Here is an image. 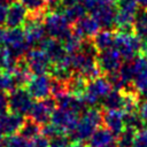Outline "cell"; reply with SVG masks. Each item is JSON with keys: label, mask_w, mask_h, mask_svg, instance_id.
I'll return each instance as SVG.
<instances>
[{"label": "cell", "mask_w": 147, "mask_h": 147, "mask_svg": "<svg viewBox=\"0 0 147 147\" xmlns=\"http://www.w3.org/2000/svg\"><path fill=\"white\" fill-rule=\"evenodd\" d=\"M102 109L95 107L86 108L78 119L76 126L67 133L71 141H88L93 132L102 124Z\"/></svg>", "instance_id": "1"}, {"label": "cell", "mask_w": 147, "mask_h": 147, "mask_svg": "<svg viewBox=\"0 0 147 147\" xmlns=\"http://www.w3.org/2000/svg\"><path fill=\"white\" fill-rule=\"evenodd\" d=\"M86 9L82 3H76V5H71L68 7H64L63 9V15L65 16V18L71 23L75 24L76 22H78L82 17L85 16L86 14Z\"/></svg>", "instance_id": "27"}, {"label": "cell", "mask_w": 147, "mask_h": 147, "mask_svg": "<svg viewBox=\"0 0 147 147\" xmlns=\"http://www.w3.org/2000/svg\"><path fill=\"white\" fill-rule=\"evenodd\" d=\"M40 48L45 52V54L47 55L52 64H60L64 62L70 55L67 53L65 48L63 47V44L60 40L53 39L49 37L44 41Z\"/></svg>", "instance_id": "15"}, {"label": "cell", "mask_w": 147, "mask_h": 147, "mask_svg": "<svg viewBox=\"0 0 147 147\" xmlns=\"http://www.w3.org/2000/svg\"><path fill=\"white\" fill-rule=\"evenodd\" d=\"M55 107H56V101L53 96L52 98L47 96L45 99L37 100V102H34L32 106L29 117L40 125L47 124L48 122H51V117L53 111L55 110Z\"/></svg>", "instance_id": "11"}, {"label": "cell", "mask_w": 147, "mask_h": 147, "mask_svg": "<svg viewBox=\"0 0 147 147\" xmlns=\"http://www.w3.org/2000/svg\"><path fill=\"white\" fill-rule=\"evenodd\" d=\"M88 79H86L84 76H82L78 72H74L72 76L67 80V90L69 93L82 96L87 87Z\"/></svg>", "instance_id": "24"}, {"label": "cell", "mask_w": 147, "mask_h": 147, "mask_svg": "<svg viewBox=\"0 0 147 147\" xmlns=\"http://www.w3.org/2000/svg\"><path fill=\"white\" fill-rule=\"evenodd\" d=\"M68 147H88V145L84 144L83 141H72Z\"/></svg>", "instance_id": "44"}, {"label": "cell", "mask_w": 147, "mask_h": 147, "mask_svg": "<svg viewBox=\"0 0 147 147\" xmlns=\"http://www.w3.org/2000/svg\"><path fill=\"white\" fill-rule=\"evenodd\" d=\"M8 110V95L6 92L0 90V114L7 113Z\"/></svg>", "instance_id": "41"}, {"label": "cell", "mask_w": 147, "mask_h": 147, "mask_svg": "<svg viewBox=\"0 0 147 147\" xmlns=\"http://www.w3.org/2000/svg\"><path fill=\"white\" fill-rule=\"evenodd\" d=\"M44 17L45 15L28 14V17L23 26L25 32V39L31 48H34V47L40 48L44 41L48 38L44 26Z\"/></svg>", "instance_id": "3"}, {"label": "cell", "mask_w": 147, "mask_h": 147, "mask_svg": "<svg viewBox=\"0 0 147 147\" xmlns=\"http://www.w3.org/2000/svg\"><path fill=\"white\" fill-rule=\"evenodd\" d=\"M83 40H84V39H82V38L72 30V32H71L65 39H63L61 42L63 44V47L65 48L67 53L70 54V55H72V54H76V53H78V52L80 51Z\"/></svg>", "instance_id": "28"}, {"label": "cell", "mask_w": 147, "mask_h": 147, "mask_svg": "<svg viewBox=\"0 0 147 147\" xmlns=\"http://www.w3.org/2000/svg\"><path fill=\"white\" fill-rule=\"evenodd\" d=\"M62 131L59 127H56L54 124H52V123H47V124L41 125V134L44 137H46L47 139H51V138L57 136Z\"/></svg>", "instance_id": "37"}, {"label": "cell", "mask_w": 147, "mask_h": 147, "mask_svg": "<svg viewBox=\"0 0 147 147\" xmlns=\"http://www.w3.org/2000/svg\"><path fill=\"white\" fill-rule=\"evenodd\" d=\"M79 117L78 114L69 110V109H64V108H55V110L52 114L51 117V123L54 124L56 127H59L62 132L69 133L77 124Z\"/></svg>", "instance_id": "14"}, {"label": "cell", "mask_w": 147, "mask_h": 147, "mask_svg": "<svg viewBox=\"0 0 147 147\" xmlns=\"http://www.w3.org/2000/svg\"><path fill=\"white\" fill-rule=\"evenodd\" d=\"M133 85L136 90L140 94H146L147 95V63L146 65L137 74V76L133 79Z\"/></svg>", "instance_id": "34"}, {"label": "cell", "mask_w": 147, "mask_h": 147, "mask_svg": "<svg viewBox=\"0 0 147 147\" xmlns=\"http://www.w3.org/2000/svg\"><path fill=\"white\" fill-rule=\"evenodd\" d=\"M2 44L16 59L23 57L31 48L25 39V32L21 28H8L5 30Z\"/></svg>", "instance_id": "4"}, {"label": "cell", "mask_w": 147, "mask_h": 147, "mask_svg": "<svg viewBox=\"0 0 147 147\" xmlns=\"http://www.w3.org/2000/svg\"><path fill=\"white\" fill-rule=\"evenodd\" d=\"M134 33L141 39L147 40V9H138L134 16Z\"/></svg>", "instance_id": "25"}, {"label": "cell", "mask_w": 147, "mask_h": 147, "mask_svg": "<svg viewBox=\"0 0 147 147\" xmlns=\"http://www.w3.org/2000/svg\"><path fill=\"white\" fill-rule=\"evenodd\" d=\"M133 147H147V127L137 131Z\"/></svg>", "instance_id": "38"}, {"label": "cell", "mask_w": 147, "mask_h": 147, "mask_svg": "<svg viewBox=\"0 0 147 147\" xmlns=\"http://www.w3.org/2000/svg\"><path fill=\"white\" fill-rule=\"evenodd\" d=\"M55 101H56V106L57 107L72 110L75 113H77V114H80L86 109V105L83 101V99L80 96L74 95V94H71L69 92L55 98Z\"/></svg>", "instance_id": "20"}, {"label": "cell", "mask_w": 147, "mask_h": 147, "mask_svg": "<svg viewBox=\"0 0 147 147\" xmlns=\"http://www.w3.org/2000/svg\"><path fill=\"white\" fill-rule=\"evenodd\" d=\"M84 0H61L63 7H68L71 5H76V3H82Z\"/></svg>", "instance_id": "43"}, {"label": "cell", "mask_w": 147, "mask_h": 147, "mask_svg": "<svg viewBox=\"0 0 147 147\" xmlns=\"http://www.w3.org/2000/svg\"><path fill=\"white\" fill-rule=\"evenodd\" d=\"M102 125L107 127L115 137H117L125 127L124 111L122 110H103Z\"/></svg>", "instance_id": "18"}, {"label": "cell", "mask_w": 147, "mask_h": 147, "mask_svg": "<svg viewBox=\"0 0 147 147\" xmlns=\"http://www.w3.org/2000/svg\"><path fill=\"white\" fill-rule=\"evenodd\" d=\"M103 147H117V146H116V144H114V142H113V144L107 145V146H103Z\"/></svg>", "instance_id": "50"}, {"label": "cell", "mask_w": 147, "mask_h": 147, "mask_svg": "<svg viewBox=\"0 0 147 147\" xmlns=\"http://www.w3.org/2000/svg\"><path fill=\"white\" fill-rule=\"evenodd\" d=\"M30 15H46L47 0H18Z\"/></svg>", "instance_id": "26"}, {"label": "cell", "mask_w": 147, "mask_h": 147, "mask_svg": "<svg viewBox=\"0 0 147 147\" xmlns=\"http://www.w3.org/2000/svg\"><path fill=\"white\" fill-rule=\"evenodd\" d=\"M92 42L94 44L98 52L111 48L114 47V44H115V31L113 32L111 30L102 29L93 37Z\"/></svg>", "instance_id": "22"}, {"label": "cell", "mask_w": 147, "mask_h": 147, "mask_svg": "<svg viewBox=\"0 0 147 147\" xmlns=\"http://www.w3.org/2000/svg\"><path fill=\"white\" fill-rule=\"evenodd\" d=\"M116 7H117L118 11H122V13H125L129 15H133V16H136V14L139 9L137 0H117Z\"/></svg>", "instance_id": "35"}, {"label": "cell", "mask_w": 147, "mask_h": 147, "mask_svg": "<svg viewBox=\"0 0 147 147\" xmlns=\"http://www.w3.org/2000/svg\"><path fill=\"white\" fill-rule=\"evenodd\" d=\"M28 147H49V140L42 134H40L33 139H30Z\"/></svg>", "instance_id": "39"}, {"label": "cell", "mask_w": 147, "mask_h": 147, "mask_svg": "<svg viewBox=\"0 0 147 147\" xmlns=\"http://www.w3.org/2000/svg\"><path fill=\"white\" fill-rule=\"evenodd\" d=\"M24 122L25 118L23 115H18L11 111L0 114V134L10 136L14 133H18Z\"/></svg>", "instance_id": "16"}, {"label": "cell", "mask_w": 147, "mask_h": 147, "mask_svg": "<svg viewBox=\"0 0 147 147\" xmlns=\"http://www.w3.org/2000/svg\"><path fill=\"white\" fill-rule=\"evenodd\" d=\"M33 103V98L30 95L28 90L22 86L15 88L8 94V109L11 113L23 116L29 115Z\"/></svg>", "instance_id": "8"}, {"label": "cell", "mask_w": 147, "mask_h": 147, "mask_svg": "<svg viewBox=\"0 0 147 147\" xmlns=\"http://www.w3.org/2000/svg\"><path fill=\"white\" fill-rule=\"evenodd\" d=\"M18 133H21L26 139H33L41 134V125L34 122L33 119H31L30 117L25 118V122Z\"/></svg>", "instance_id": "29"}, {"label": "cell", "mask_w": 147, "mask_h": 147, "mask_svg": "<svg viewBox=\"0 0 147 147\" xmlns=\"http://www.w3.org/2000/svg\"><path fill=\"white\" fill-rule=\"evenodd\" d=\"M100 2H107V3H113V2H116L117 0H99Z\"/></svg>", "instance_id": "48"}, {"label": "cell", "mask_w": 147, "mask_h": 147, "mask_svg": "<svg viewBox=\"0 0 147 147\" xmlns=\"http://www.w3.org/2000/svg\"><path fill=\"white\" fill-rule=\"evenodd\" d=\"M26 17H28L26 8L20 1H15L10 3L8 7L6 26L7 28H20L24 25Z\"/></svg>", "instance_id": "19"}, {"label": "cell", "mask_w": 147, "mask_h": 147, "mask_svg": "<svg viewBox=\"0 0 147 147\" xmlns=\"http://www.w3.org/2000/svg\"><path fill=\"white\" fill-rule=\"evenodd\" d=\"M96 62L102 75L118 71L123 64V59L115 47L101 51L96 55Z\"/></svg>", "instance_id": "10"}, {"label": "cell", "mask_w": 147, "mask_h": 147, "mask_svg": "<svg viewBox=\"0 0 147 147\" xmlns=\"http://www.w3.org/2000/svg\"><path fill=\"white\" fill-rule=\"evenodd\" d=\"M123 100V93L119 90L111 88V91L101 100V107L103 110H122Z\"/></svg>", "instance_id": "23"}, {"label": "cell", "mask_w": 147, "mask_h": 147, "mask_svg": "<svg viewBox=\"0 0 147 147\" xmlns=\"http://www.w3.org/2000/svg\"><path fill=\"white\" fill-rule=\"evenodd\" d=\"M0 147H3V139H2L1 134H0Z\"/></svg>", "instance_id": "49"}, {"label": "cell", "mask_w": 147, "mask_h": 147, "mask_svg": "<svg viewBox=\"0 0 147 147\" xmlns=\"http://www.w3.org/2000/svg\"><path fill=\"white\" fill-rule=\"evenodd\" d=\"M137 130L131 127H124V130L116 137L117 147H133Z\"/></svg>", "instance_id": "30"}, {"label": "cell", "mask_w": 147, "mask_h": 147, "mask_svg": "<svg viewBox=\"0 0 147 147\" xmlns=\"http://www.w3.org/2000/svg\"><path fill=\"white\" fill-rule=\"evenodd\" d=\"M114 47L118 51L124 61L133 60L140 54L141 39L136 33H118L115 32Z\"/></svg>", "instance_id": "7"}, {"label": "cell", "mask_w": 147, "mask_h": 147, "mask_svg": "<svg viewBox=\"0 0 147 147\" xmlns=\"http://www.w3.org/2000/svg\"><path fill=\"white\" fill-rule=\"evenodd\" d=\"M17 87H18V85H17L16 79L13 74L7 72V71L0 72V90L1 91L6 92V93H10Z\"/></svg>", "instance_id": "31"}, {"label": "cell", "mask_w": 147, "mask_h": 147, "mask_svg": "<svg viewBox=\"0 0 147 147\" xmlns=\"http://www.w3.org/2000/svg\"><path fill=\"white\" fill-rule=\"evenodd\" d=\"M16 0H0V2H3V3H6V5H10V3H13V2H15Z\"/></svg>", "instance_id": "46"}, {"label": "cell", "mask_w": 147, "mask_h": 147, "mask_svg": "<svg viewBox=\"0 0 147 147\" xmlns=\"http://www.w3.org/2000/svg\"><path fill=\"white\" fill-rule=\"evenodd\" d=\"M138 113L140 115V118L144 123V125L147 127V99L142 100L139 105V109H138Z\"/></svg>", "instance_id": "40"}, {"label": "cell", "mask_w": 147, "mask_h": 147, "mask_svg": "<svg viewBox=\"0 0 147 147\" xmlns=\"http://www.w3.org/2000/svg\"><path fill=\"white\" fill-rule=\"evenodd\" d=\"M115 136L107 127H98L87 141L88 147H103L114 142Z\"/></svg>", "instance_id": "21"}, {"label": "cell", "mask_w": 147, "mask_h": 147, "mask_svg": "<svg viewBox=\"0 0 147 147\" xmlns=\"http://www.w3.org/2000/svg\"><path fill=\"white\" fill-rule=\"evenodd\" d=\"M91 15L95 18V21L98 22L100 28L107 29V30H113V28H115L117 7L114 6L113 3L100 2L91 11Z\"/></svg>", "instance_id": "12"}, {"label": "cell", "mask_w": 147, "mask_h": 147, "mask_svg": "<svg viewBox=\"0 0 147 147\" xmlns=\"http://www.w3.org/2000/svg\"><path fill=\"white\" fill-rule=\"evenodd\" d=\"M48 140L49 147H68L70 145V138L65 132H61Z\"/></svg>", "instance_id": "36"}, {"label": "cell", "mask_w": 147, "mask_h": 147, "mask_svg": "<svg viewBox=\"0 0 147 147\" xmlns=\"http://www.w3.org/2000/svg\"><path fill=\"white\" fill-rule=\"evenodd\" d=\"M71 65L75 72L80 74L88 80L102 75L96 62V56L82 51L71 55Z\"/></svg>", "instance_id": "5"}, {"label": "cell", "mask_w": 147, "mask_h": 147, "mask_svg": "<svg viewBox=\"0 0 147 147\" xmlns=\"http://www.w3.org/2000/svg\"><path fill=\"white\" fill-rule=\"evenodd\" d=\"M7 13H8V7L6 3L0 2V26L6 24L7 20Z\"/></svg>", "instance_id": "42"}, {"label": "cell", "mask_w": 147, "mask_h": 147, "mask_svg": "<svg viewBox=\"0 0 147 147\" xmlns=\"http://www.w3.org/2000/svg\"><path fill=\"white\" fill-rule=\"evenodd\" d=\"M24 59L32 75H45L51 70L52 63L41 48H30L24 55Z\"/></svg>", "instance_id": "9"}, {"label": "cell", "mask_w": 147, "mask_h": 147, "mask_svg": "<svg viewBox=\"0 0 147 147\" xmlns=\"http://www.w3.org/2000/svg\"><path fill=\"white\" fill-rule=\"evenodd\" d=\"M72 30L82 39L87 40V39H93V37L99 32L100 25L98 24V22L92 15L91 16L85 15L78 22L72 24Z\"/></svg>", "instance_id": "17"}, {"label": "cell", "mask_w": 147, "mask_h": 147, "mask_svg": "<svg viewBox=\"0 0 147 147\" xmlns=\"http://www.w3.org/2000/svg\"><path fill=\"white\" fill-rule=\"evenodd\" d=\"M44 26L49 38L62 41L72 32V24L63 13H47L44 17Z\"/></svg>", "instance_id": "2"}, {"label": "cell", "mask_w": 147, "mask_h": 147, "mask_svg": "<svg viewBox=\"0 0 147 147\" xmlns=\"http://www.w3.org/2000/svg\"><path fill=\"white\" fill-rule=\"evenodd\" d=\"M3 32H5V30L0 26V44L2 42V38H3Z\"/></svg>", "instance_id": "47"}, {"label": "cell", "mask_w": 147, "mask_h": 147, "mask_svg": "<svg viewBox=\"0 0 147 147\" xmlns=\"http://www.w3.org/2000/svg\"><path fill=\"white\" fill-rule=\"evenodd\" d=\"M124 124L126 127H131V129H134L137 131L141 130L145 126L138 111L124 113Z\"/></svg>", "instance_id": "32"}, {"label": "cell", "mask_w": 147, "mask_h": 147, "mask_svg": "<svg viewBox=\"0 0 147 147\" xmlns=\"http://www.w3.org/2000/svg\"><path fill=\"white\" fill-rule=\"evenodd\" d=\"M138 5L140 6V8H144V9H147V0H137Z\"/></svg>", "instance_id": "45"}, {"label": "cell", "mask_w": 147, "mask_h": 147, "mask_svg": "<svg viewBox=\"0 0 147 147\" xmlns=\"http://www.w3.org/2000/svg\"><path fill=\"white\" fill-rule=\"evenodd\" d=\"M51 76H47L46 74L33 75L25 86L33 99L41 100L51 95Z\"/></svg>", "instance_id": "13"}, {"label": "cell", "mask_w": 147, "mask_h": 147, "mask_svg": "<svg viewBox=\"0 0 147 147\" xmlns=\"http://www.w3.org/2000/svg\"><path fill=\"white\" fill-rule=\"evenodd\" d=\"M29 139L23 137L21 133H14L6 136L3 139V147H28Z\"/></svg>", "instance_id": "33"}, {"label": "cell", "mask_w": 147, "mask_h": 147, "mask_svg": "<svg viewBox=\"0 0 147 147\" xmlns=\"http://www.w3.org/2000/svg\"><path fill=\"white\" fill-rule=\"evenodd\" d=\"M111 85L106 77H96L94 79L88 80L87 87L84 94L80 96L86 106L95 107L101 100L111 91Z\"/></svg>", "instance_id": "6"}]
</instances>
